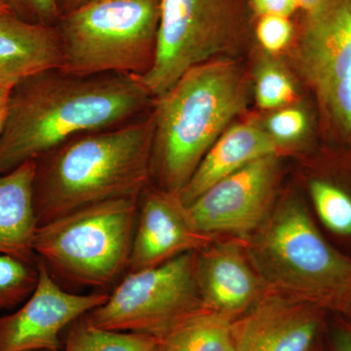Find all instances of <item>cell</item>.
<instances>
[{"label":"cell","instance_id":"cell-1","mask_svg":"<svg viewBox=\"0 0 351 351\" xmlns=\"http://www.w3.org/2000/svg\"><path fill=\"white\" fill-rule=\"evenodd\" d=\"M154 100L136 75H76L56 68L27 76L11 93L0 138V176L75 136L140 119Z\"/></svg>","mask_w":351,"mask_h":351},{"label":"cell","instance_id":"cell-2","mask_svg":"<svg viewBox=\"0 0 351 351\" xmlns=\"http://www.w3.org/2000/svg\"><path fill=\"white\" fill-rule=\"evenodd\" d=\"M152 110L124 125L69 138L34 160L38 226L82 208L138 197L152 179Z\"/></svg>","mask_w":351,"mask_h":351},{"label":"cell","instance_id":"cell-3","mask_svg":"<svg viewBox=\"0 0 351 351\" xmlns=\"http://www.w3.org/2000/svg\"><path fill=\"white\" fill-rule=\"evenodd\" d=\"M248 101L246 76L226 58L189 69L156 98L151 175L157 188L181 195L210 147Z\"/></svg>","mask_w":351,"mask_h":351},{"label":"cell","instance_id":"cell-4","mask_svg":"<svg viewBox=\"0 0 351 351\" xmlns=\"http://www.w3.org/2000/svg\"><path fill=\"white\" fill-rule=\"evenodd\" d=\"M160 0H89L60 17L61 68L76 75L143 76L156 52Z\"/></svg>","mask_w":351,"mask_h":351},{"label":"cell","instance_id":"cell-5","mask_svg":"<svg viewBox=\"0 0 351 351\" xmlns=\"http://www.w3.org/2000/svg\"><path fill=\"white\" fill-rule=\"evenodd\" d=\"M138 201H104L38 226L34 241L36 258L66 282L108 287L128 269Z\"/></svg>","mask_w":351,"mask_h":351},{"label":"cell","instance_id":"cell-6","mask_svg":"<svg viewBox=\"0 0 351 351\" xmlns=\"http://www.w3.org/2000/svg\"><path fill=\"white\" fill-rule=\"evenodd\" d=\"M251 255L261 274L293 299L335 308L351 261L328 243L297 200L285 201L261 225Z\"/></svg>","mask_w":351,"mask_h":351},{"label":"cell","instance_id":"cell-7","mask_svg":"<svg viewBox=\"0 0 351 351\" xmlns=\"http://www.w3.org/2000/svg\"><path fill=\"white\" fill-rule=\"evenodd\" d=\"M249 0H160L156 58L138 76L154 99L189 69L234 52L250 27Z\"/></svg>","mask_w":351,"mask_h":351},{"label":"cell","instance_id":"cell-8","mask_svg":"<svg viewBox=\"0 0 351 351\" xmlns=\"http://www.w3.org/2000/svg\"><path fill=\"white\" fill-rule=\"evenodd\" d=\"M202 308L197 252H189L156 267L129 272L105 304L85 314L83 319L101 329L158 339Z\"/></svg>","mask_w":351,"mask_h":351},{"label":"cell","instance_id":"cell-9","mask_svg":"<svg viewBox=\"0 0 351 351\" xmlns=\"http://www.w3.org/2000/svg\"><path fill=\"white\" fill-rule=\"evenodd\" d=\"M297 52L325 119L351 142V0H323L304 13Z\"/></svg>","mask_w":351,"mask_h":351},{"label":"cell","instance_id":"cell-10","mask_svg":"<svg viewBox=\"0 0 351 351\" xmlns=\"http://www.w3.org/2000/svg\"><path fill=\"white\" fill-rule=\"evenodd\" d=\"M36 263L34 292L13 313L0 315V351H62V332L108 300L105 292L64 290L38 258Z\"/></svg>","mask_w":351,"mask_h":351},{"label":"cell","instance_id":"cell-11","mask_svg":"<svg viewBox=\"0 0 351 351\" xmlns=\"http://www.w3.org/2000/svg\"><path fill=\"white\" fill-rule=\"evenodd\" d=\"M277 177L276 154L248 164L186 206L191 225L209 237L218 232L244 235L254 232L269 216Z\"/></svg>","mask_w":351,"mask_h":351},{"label":"cell","instance_id":"cell-12","mask_svg":"<svg viewBox=\"0 0 351 351\" xmlns=\"http://www.w3.org/2000/svg\"><path fill=\"white\" fill-rule=\"evenodd\" d=\"M210 239L191 225L179 196L149 184L138 196L129 272L156 267L189 252H199L206 248Z\"/></svg>","mask_w":351,"mask_h":351},{"label":"cell","instance_id":"cell-13","mask_svg":"<svg viewBox=\"0 0 351 351\" xmlns=\"http://www.w3.org/2000/svg\"><path fill=\"white\" fill-rule=\"evenodd\" d=\"M320 307L281 294L260 298L232 322L234 351H311Z\"/></svg>","mask_w":351,"mask_h":351},{"label":"cell","instance_id":"cell-14","mask_svg":"<svg viewBox=\"0 0 351 351\" xmlns=\"http://www.w3.org/2000/svg\"><path fill=\"white\" fill-rule=\"evenodd\" d=\"M204 307L234 320L260 299L261 283L237 245L223 243L197 253Z\"/></svg>","mask_w":351,"mask_h":351},{"label":"cell","instance_id":"cell-15","mask_svg":"<svg viewBox=\"0 0 351 351\" xmlns=\"http://www.w3.org/2000/svg\"><path fill=\"white\" fill-rule=\"evenodd\" d=\"M278 147L258 124L245 122L228 127L203 157L180 199L188 206L216 182L258 159L276 154Z\"/></svg>","mask_w":351,"mask_h":351},{"label":"cell","instance_id":"cell-16","mask_svg":"<svg viewBox=\"0 0 351 351\" xmlns=\"http://www.w3.org/2000/svg\"><path fill=\"white\" fill-rule=\"evenodd\" d=\"M34 160L0 176V254L36 263L38 219L34 206Z\"/></svg>","mask_w":351,"mask_h":351},{"label":"cell","instance_id":"cell-17","mask_svg":"<svg viewBox=\"0 0 351 351\" xmlns=\"http://www.w3.org/2000/svg\"><path fill=\"white\" fill-rule=\"evenodd\" d=\"M61 64L56 27L29 24L15 15L0 17V77L19 82Z\"/></svg>","mask_w":351,"mask_h":351},{"label":"cell","instance_id":"cell-18","mask_svg":"<svg viewBox=\"0 0 351 351\" xmlns=\"http://www.w3.org/2000/svg\"><path fill=\"white\" fill-rule=\"evenodd\" d=\"M233 319L206 307L158 339L159 351H234Z\"/></svg>","mask_w":351,"mask_h":351},{"label":"cell","instance_id":"cell-19","mask_svg":"<svg viewBox=\"0 0 351 351\" xmlns=\"http://www.w3.org/2000/svg\"><path fill=\"white\" fill-rule=\"evenodd\" d=\"M157 348L156 337L101 329L88 324L82 317L69 326L62 351H156Z\"/></svg>","mask_w":351,"mask_h":351},{"label":"cell","instance_id":"cell-20","mask_svg":"<svg viewBox=\"0 0 351 351\" xmlns=\"http://www.w3.org/2000/svg\"><path fill=\"white\" fill-rule=\"evenodd\" d=\"M38 280V263L0 254V311L21 306Z\"/></svg>","mask_w":351,"mask_h":351},{"label":"cell","instance_id":"cell-21","mask_svg":"<svg viewBox=\"0 0 351 351\" xmlns=\"http://www.w3.org/2000/svg\"><path fill=\"white\" fill-rule=\"evenodd\" d=\"M254 93L258 107L276 110L290 105L297 96V90L292 78L280 64L263 59L256 69Z\"/></svg>","mask_w":351,"mask_h":351},{"label":"cell","instance_id":"cell-22","mask_svg":"<svg viewBox=\"0 0 351 351\" xmlns=\"http://www.w3.org/2000/svg\"><path fill=\"white\" fill-rule=\"evenodd\" d=\"M318 216L329 230L339 235H351V197L331 182L315 180L309 186Z\"/></svg>","mask_w":351,"mask_h":351},{"label":"cell","instance_id":"cell-23","mask_svg":"<svg viewBox=\"0 0 351 351\" xmlns=\"http://www.w3.org/2000/svg\"><path fill=\"white\" fill-rule=\"evenodd\" d=\"M308 120L306 112L299 108H281L272 113L265 128L270 137L280 147L300 140L306 134Z\"/></svg>","mask_w":351,"mask_h":351},{"label":"cell","instance_id":"cell-24","mask_svg":"<svg viewBox=\"0 0 351 351\" xmlns=\"http://www.w3.org/2000/svg\"><path fill=\"white\" fill-rule=\"evenodd\" d=\"M255 34L265 52L276 54L287 48L294 38V25L290 18L281 16L258 17Z\"/></svg>","mask_w":351,"mask_h":351},{"label":"cell","instance_id":"cell-25","mask_svg":"<svg viewBox=\"0 0 351 351\" xmlns=\"http://www.w3.org/2000/svg\"><path fill=\"white\" fill-rule=\"evenodd\" d=\"M14 15L29 24L56 27L61 17L58 0H8Z\"/></svg>","mask_w":351,"mask_h":351},{"label":"cell","instance_id":"cell-26","mask_svg":"<svg viewBox=\"0 0 351 351\" xmlns=\"http://www.w3.org/2000/svg\"><path fill=\"white\" fill-rule=\"evenodd\" d=\"M253 12L261 16L290 18L298 10L295 0H249Z\"/></svg>","mask_w":351,"mask_h":351},{"label":"cell","instance_id":"cell-27","mask_svg":"<svg viewBox=\"0 0 351 351\" xmlns=\"http://www.w3.org/2000/svg\"><path fill=\"white\" fill-rule=\"evenodd\" d=\"M329 343L331 351H351V324L339 322L332 325Z\"/></svg>","mask_w":351,"mask_h":351},{"label":"cell","instance_id":"cell-28","mask_svg":"<svg viewBox=\"0 0 351 351\" xmlns=\"http://www.w3.org/2000/svg\"><path fill=\"white\" fill-rule=\"evenodd\" d=\"M17 82L12 78L0 77V138L5 128L11 93Z\"/></svg>","mask_w":351,"mask_h":351},{"label":"cell","instance_id":"cell-29","mask_svg":"<svg viewBox=\"0 0 351 351\" xmlns=\"http://www.w3.org/2000/svg\"><path fill=\"white\" fill-rule=\"evenodd\" d=\"M335 309L339 311V313H343L346 316L348 322L351 324V276L348 285L341 295V299L338 304H337Z\"/></svg>","mask_w":351,"mask_h":351},{"label":"cell","instance_id":"cell-30","mask_svg":"<svg viewBox=\"0 0 351 351\" xmlns=\"http://www.w3.org/2000/svg\"><path fill=\"white\" fill-rule=\"evenodd\" d=\"M89 0H58L60 14L64 15L86 3Z\"/></svg>","mask_w":351,"mask_h":351},{"label":"cell","instance_id":"cell-31","mask_svg":"<svg viewBox=\"0 0 351 351\" xmlns=\"http://www.w3.org/2000/svg\"><path fill=\"white\" fill-rule=\"evenodd\" d=\"M322 1L323 0H295V3L299 10L306 13L316 8Z\"/></svg>","mask_w":351,"mask_h":351},{"label":"cell","instance_id":"cell-32","mask_svg":"<svg viewBox=\"0 0 351 351\" xmlns=\"http://www.w3.org/2000/svg\"><path fill=\"white\" fill-rule=\"evenodd\" d=\"M9 15H14L10 3L8 0H0V17Z\"/></svg>","mask_w":351,"mask_h":351},{"label":"cell","instance_id":"cell-33","mask_svg":"<svg viewBox=\"0 0 351 351\" xmlns=\"http://www.w3.org/2000/svg\"><path fill=\"white\" fill-rule=\"evenodd\" d=\"M38 351H47V350H38Z\"/></svg>","mask_w":351,"mask_h":351},{"label":"cell","instance_id":"cell-34","mask_svg":"<svg viewBox=\"0 0 351 351\" xmlns=\"http://www.w3.org/2000/svg\"><path fill=\"white\" fill-rule=\"evenodd\" d=\"M156 351H159L158 348H157V350Z\"/></svg>","mask_w":351,"mask_h":351},{"label":"cell","instance_id":"cell-35","mask_svg":"<svg viewBox=\"0 0 351 351\" xmlns=\"http://www.w3.org/2000/svg\"><path fill=\"white\" fill-rule=\"evenodd\" d=\"M311 351H313V350H311Z\"/></svg>","mask_w":351,"mask_h":351}]
</instances>
